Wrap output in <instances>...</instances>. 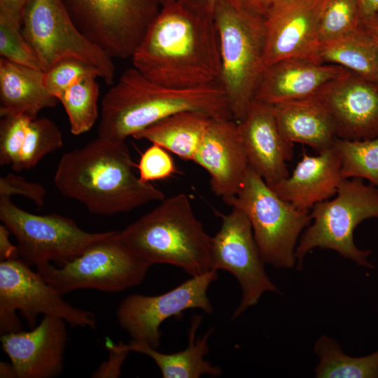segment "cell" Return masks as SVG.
<instances>
[{"instance_id":"6da1fadb","label":"cell","mask_w":378,"mask_h":378,"mask_svg":"<svg viewBox=\"0 0 378 378\" xmlns=\"http://www.w3.org/2000/svg\"><path fill=\"white\" fill-rule=\"evenodd\" d=\"M131 59L141 74L164 86L218 82L220 55L214 19L178 0L163 6Z\"/></svg>"},{"instance_id":"7a4b0ae2","label":"cell","mask_w":378,"mask_h":378,"mask_svg":"<svg viewBox=\"0 0 378 378\" xmlns=\"http://www.w3.org/2000/svg\"><path fill=\"white\" fill-rule=\"evenodd\" d=\"M125 141L98 136L64 153L54 183L64 197L81 203L91 214L127 213L164 197L162 191L140 179Z\"/></svg>"},{"instance_id":"3957f363","label":"cell","mask_w":378,"mask_h":378,"mask_svg":"<svg viewBox=\"0 0 378 378\" xmlns=\"http://www.w3.org/2000/svg\"><path fill=\"white\" fill-rule=\"evenodd\" d=\"M183 111L234 119L218 82L190 88H170L130 68L102 98L98 136L125 141L153 124Z\"/></svg>"},{"instance_id":"277c9868","label":"cell","mask_w":378,"mask_h":378,"mask_svg":"<svg viewBox=\"0 0 378 378\" xmlns=\"http://www.w3.org/2000/svg\"><path fill=\"white\" fill-rule=\"evenodd\" d=\"M119 239L141 258L168 264L191 276L211 268V239L183 193L164 198L155 208L118 231Z\"/></svg>"},{"instance_id":"5b68a950","label":"cell","mask_w":378,"mask_h":378,"mask_svg":"<svg viewBox=\"0 0 378 378\" xmlns=\"http://www.w3.org/2000/svg\"><path fill=\"white\" fill-rule=\"evenodd\" d=\"M213 19L218 33L220 72L218 82L233 118L245 115L265 70V35L262 18L229 0H218Z\"/></svg>"},{"instance_id":"8992f818","label":"cell","mask_w":378,"mask_h":378,"mask_svg":"<svg viewBox=\"0 0 378 378\" xmlns=\"http://www.w3.org/2000/svg\"><path fill=\"white\" fill-rule=\"evenodd\" d=\"M310 214L313 223L304 231L295 249L298 269L315 248L333 250L359 266L374 268L368 260L372 251L356 246L354 232L362 221L378 218V188L359 178L343 179L335 198L316 204Z\"/></svg>"},{"instance_id":"52a82bcc","label":"cell","mask_w":378,"mask_h":378,"mask_svg":"<svg viewBox=\"0 0 378 378\" xmlns=\"http://www.w3.org/2000/svg\"><path fill=\"white\" fill-rule=\"evenodd\" d=\"M225 203L248 216L265 262L277 269L296 265L297 241L312 222L309 211L280 197L250 166L239 192Z\"/></svg>"},{"instance_id":"ba28073f","label":"cell","mask_w":378,"mask_h":378,"mask_svg":"<svg viewBox=\"0 0 378 378\" xmlns=\"http://www.w3.org/2000/svg\"><path fill=\"white\" fill-rule=\"evenodd\" d=\"M118 234L115 231L59 267L48 263L36 267V272L62 295L78 289L117 293L139 286L152 265L127 247Z\"/></svg>"},{"instance_id":"9c48e42d","label":"cell","mask_w":378,"mask_h":378,"mask_svg":"<svg viewBox=\"0 0 378 378\" xmlns=\"http://www.w3.org/2000/svg\"><path fill=\"white\" fill-rule=\"evenodd\" d=\"M0 220L16 239L18 258L36 267L52 261L62 266L115 232H88L71 218L36 215L6 197H0Z\"/></svg>"},{"instance_id":"30bf717a","label":"cell","mask_w":378,"mask_h":378,"mask_svg":"<svg viewBox=\"0 0 378 378\" xmlns=\"http://www.w3.org/2000/svg\"><path fill=\"white\" fill-rule=\"evenodd\" d=\"M22 31L43 71L73 57L97 69L106 84L113 83V58L78 29L62 0H31L23 13Z\"/></svg>"},{"instance_id":"8fae6325","label":"cell","mask_w":378,"mask_h":378,"mask_svg":"<svg viewBox=\"0 0 378 378\" xmlns=\"http://www.w3.org/2000/svg\"><path fill=\"white\" fill-rule=\"evenodd\" d=\"M29 266L19 258L0 262L1 335L21 330L18 311L30 328L35 327L41 314L61 318L72 327L96 328V318L92 312L70 304Z\"/></svg>"},{"instance_id":"7c38bea8","label":"cell","mask_w":378,"mask_h":378,"mask_svg":"<svg viewBox=\"0 0 378 378\" xmlns=\"http://www.w3.org/2000/svg\"><path fill=\"white\" fill-rule=\"evenodd\" d=\"M78 29L111 57L131 58L161 9L159 0H62Z\"/></svg>"},{"instance_id":"4fadbf2b","label":"cell","mask_w":378,"mask_h":378,"mask_svg":"<svg viewBox=\"0 0 378 378\" xmlns=\"http://www.w3.org/2000/svg\"><path fill=\"white\" fill-rule=\"evenodd\" d=\"M219 216L221 225L211 239V268L230 272L241 287L240 304L232 316L234 319L255 305L265 292L278 289L265 272V261L244 211L232 206L227 214Z\"/></svg>"},{"instance_id":"5bb4252c","label":"cell","mask_w":378,"mask_h":378,"mask_svg":"<svg viewBox=\"0 0 378 378\" xmlns=\"http://www.w3.org/2000/svg\"><path fill=\"white\" fill-rule=\"evenodd\" d=\"M217 270L191 276L174 288L158 295L131 294L125 297L116 310L120 326L132 340L143 342L158 349L160 345L162 323L169 318L182 317L183 312L199 309L211 314L214 307L207 290L217 280Z\"/></svg>"},{"instance_id":"9a60e30c","label":"cell","mask_w":378,"mask_h":378,"mask_svg":"<svg viewBox=\"0 0 378 378\" xmlns=\"http://www.w3.org/2000/svg\"><path fill=\"white\" fill-rule=\"evenodd\" d=\"M326 0H279L265 13V67L290 57L316 62V35ZM318 63V62H317Z\"/></svg>"},{"instance_id":"2e32d148","label":"cell","mask_w":378,"mask_h":378,"mask_svg":"<svg viewBox=\"0 0 378 378\" xmlns=\"http://www.w3.org/2000/svg\"><path fill=\"white\" fill-rule=\"evenodd\" d=\"M316 97L333 122L338 139L363 141L378 136V85L347 71Z\"/></svg>"},{"instance_id":"e0dca14e","label":"cell","mask_w":378,"mask_h":378,"mask_svg":"<svg viewBox=\"0 0 378 378\" xmlns=\"http://www.w3.org/2000/svg\"><path fill=\"white\" fill-rule=\"evenodd\" d=\"M0 340L18 378H52L63 370L67 330L61 318L44 315L29 331L5 333Z\"/></svg>"},{"instance_id":"ac0fdd59","label":"cell","mask_w":378,"mask_h":378,"mask_svg":"<svg viewBox=\"0 0 378 378\" xmlns=\"http://www.w3.org/2000/svg\"><path fill=\"white\" fill-rule=\"evenodd\" d=\"M192 162L207 172L216 196L225 202L235 197L249 168L237 121L212 118Z\"/></svg>"},{"instance_id":"d6986e66","label":"cell","mask_w":378,"mask_h":378,"mask_svg":"<svg viewBox=\"0 0 378 378\" xmlns=\"http://www.w3.org/2000/svg\"><path fill=\"white\" fill-rule=\"evenodd\" d=\"M237 122L249 166L270 187L288 177L293 143L281 134L273 106L253 99Z\"/></svg>"},{"instance_id":"ffe728a7","label":"cell","mask_w":378,"mask_h":378,"mask_svg":"<svg viewBox=\"0 0 378 378\" xmlns=\"http://www.w3.org/2000/svg\"><path fill=\"white\" fill-rule=\"evenodd\" d=\"M347 71L340 65L302 57L281 59L265 68L254 99L274 105L315 97Z\"/></svg>"},{"instance_id":"44dd1931","label":"cell","mask_w":378,"mask_h":378,"mask_svg":"<svg viewBox=\"0 0 378 378\" xmlns=\"http://www.w3.org/2000/svg\"><path fill=\"white\" fill-rule=\"evenodd\" d=\"M342 180L340 157L334 144L317 155L304 153L292 174L270 188L295 207L309 211L335 195Z\"/></svg>"},{"instance_id":"7402d4cb","label":"cell","mask_w":378,"mask_h":378,"mask_svg":"<svg viewBox=\"0 0 378 378\" xmlns=\"http://www.w3.org/2000/svg\"><path fill=\"white\" fill-rule=\"evenodd\" d=\"M272 106L279 129L287 141L307 145L317 153L334 146L337 137L333 122L316 96Z\"/></svg>"},{"instance_id":"603a6c76","label":"cell","mask_w":378,"mask_h":378,"mask_svg":"<svg viewBox=\"0 0 378 378\" xmlns=\"http://www.w3.org/2000/svg\"><path fill=\"white\" fill-rule=\"evenodd\" d=\"M57 102L46 87L43 70L0 59L1 117L22 114L36 118Z\"/></svg>"},{"instance_id":"cb8c5ba5","label":"cell","mask_w":378,"mask_h":378,"mask_svg":"<svg viewBox=\"0 0 378 378\" xmlns=\"http://www.w3.org/2000/svg\"><path fill=\"white\" fill-rule=\"evenodd\" d=\"M201 316H194L189 330V343L186 349L172 354H164L148 344L132 340L125 346L130 351L147 355L156 363L163 378H199L206 374L218 376L220 368L211 365L204 357L209 351L208 340L213 332L209 330L202 338L195 340L197 330L202 321Z\"/></svg>"},{"instance_id":"d4e9b609","label":"cell","mask_w":378,"mask_h":378,"mask_svg":"<svg viewBox=\"0 0 378 378\" xmlns=\"http://www.w3.org/2000/svg\"><path fill=\"white\" fill-rule=\"evenodd\" d=\"M212 118L197 111L180 112L134 134L158 144L186 161H192Z\"/></svg>"},{"instance_id":"484cf974","label":"cell","mask_w":378,"mask_h":378,"mask_svg":"<svg viewBox=\"0 0 378 378\" xmlns=\"http://www.w3.org/2000/svg\"><path fill=\"white\" fill-rule=\"evenodd\" d=\"M316 61L342 66L378 85V47L360 27L341 39L320 47Z\"/></svg>"},{"instance_id":"4316f807","label":"cell","mask_w":378,"mask_h":378,"mask_svg":"<svg viewBox=\"0 0 378 378\" xmlns=\"http://www.w3.org/2000/svg\"><path fill=\"white\" fill-rule=\"evenodd\" d=\"M314 351L319 358L316 377L378 378V350L365 356H349L336 340L323 335L316 341Z\"/></svg>"},{"instance_id":"83f0119b","label":"cell","mask_w":378,"mask_h":378,"mask_svg":"<svg viewBox=\"0 0 378 378\" xmlns=\"http://www.w3.org/2000/svg\"><path fill=\"white\" fill-rule=\"evenodd\" d=\"M95 76H89L68 88L59 98L74 135L84 134L94 126L98 116L99 85Z\"/></svg>"},{"instance_id":"f1b7e54d","label":"cell","mask_w":378,"mask_h":378,"mask_svg":"<svg viewBox=\"0 0 378 378\" xmlns=\"http://www.w3.org/2000/svg\"><path fill=\"white\" fill-rule=\"evenodd\" d=\"M63 146L62 132L47 118H32L21 139L18 158L12 169L21 172L34 167L45 155Z\"/></svg>"},{"instance_id":"f546056e","label":"cell","mask_w":378,"mask_h":378,"mask_svg":"<svg viewBox=\"0 0 378 378\" xmlns=\"http://www.w3.org/2000/svg\"><path fill=\"white\" fill-rule=\"evenodd\" d=\"M341 160L342 179L359 178L378 188V136L368 140L335 142Z\"/></svg>"},{"instance_id":"4dcf8cb0","label":"cell","mask_w":378,"mask_h":378,"mask_svg":"<svg viewBox=\"0 0 378 378\" xmlns=\"http://www.w3.org/2000/svg\"><path fill=\"white\" fill-rule=\"evenodd\" d=\"M360 20L358 0H326L318 24L317 50L357 31Z\"/></svg>"},{"instance_id":"1f68e13d","label":"cell","mask_w":378,"mask_h":378,"mask_svg":"<svg viewBox=\"0 0 378 378\" xmlns=\"http://www.w3.org/2000/svg\"><path fill=\"white\" fill-rule=\"evenodd\" d=\"M0 55L1 58L12 62L41 69L34 50L22 34V22L2 14H0Z\"/></svg>"},{"instance_id":"d6a6232c","label":"cell","mask_w":378,"mask_h":378,"mask_svg":"<svg viewBox=\"0 0 378 378\" xmlns=\"http://www.w3.org/2000/svg\"><path fill=\"white\" fill-rule=\"evenodd\" d=\"M89 76L100 77V73L95 67L73 57L63 59L44 71L46 87L57 100L68 88Z\"/></svg>"},{"instance_id":"836d02e7","label":"cell","mask_w":378,"mask_h":378,"mask_svg":"<svg viewBox=\"0 0 378 378\" xmlns=\"http://www.w3.org/2000/svg\"><path fill=\"white\" fill-rule=\"evenodd\" d=\"M32 117L18 114L1 117L0 121V164L13 167L17 162L21 139Z\"/></svg>"},{"instance_id":"e575fe53","label":"cell","mask_w":378,"mask_h":378,"mask_svg":"<svg viewBox=\"0 0 378 378\" xmlns=\"http://www.w3.org/2000/svg\"><path fill=\"white\" fill-rule=\"evenodd\" d=\"M137 167L139 177L147 183L168 178L177 172L167 150L155 144H152L144 152Z\"/></svg>"},{"instance_id":"d590c367","label":"cell","mask_w":378,"mask_h":378,"mask_svg":"<svg viewBox=\"0 0 378 378\" xmlns=\"http://www.w3.org/2000/svg\"><path fill=\"white\" fill-rule=\"evenodd\" d=\"M22 195L32 200L38 207L44 205L46 190L40 183L29 182L23 176L9 173L0 178V197L10 198Z\"/></svg>"},{"instance_id":"8d00e7d4","label":"cell","mask_w":378,"mask_h":378,"mask_svg":"<svg viewBox=\"0 0 378 378\" xmlns=\"http://www.w3.org/2000/svg\"><path fill=\"white\" fill-rule=\"evenodd\" d=\"M106 347L109 351V358L92 374V377H119L122 364L130 351L125 348L123 342L115 344L108 339L106 342Z\"/></svg>"},{"instance_id":"74e56055","label":"cell","mask_w":378,"mask_h":378,"mask_svg":"<svg viewBox=\"0 0 378 378\" xmlns=\"http://www.w3.org/2000/svg\"><path fill=\"white\" fill-rule=\"evenodd\" d=\"M241 9L263 18L269 9L279 0H229Z\"/></svg>"},{"instance_id":"f35d334b","label":"cell","mask_w":378,"mask_h":378,"mask_svg":"<svg viewBox=\"0 0 378 378\" xmlns=\"http://www.w3.org/2000/svg\"><path fill=\"white\" fill-rule=\"evenodd\" d=\"M31 0H0V14L22 22L23 13Z\"/></svg>"},{"instance_id":"ab89813d","label":"cell","mask_w":378,"mask_h":378,"mask_svg":"<svg viewBox=\"0 0 378 378\" xmlns=\"http://www.w3.org/2000/svg\"><path fill=\"white\" fill-rule=\"evenodd\" d=\"M11 234L6 225H0V259L1 260L18 258L17 246L13 245L9 236Z\"/></svg>"},{"instance_id":"60d3db41","label":"cell","mask_w":378,"mask_h":378,"mask_svg":"<svg viewBox=\"0 0 378 378\" xmlns=\"http://www.w3.org/2000/svg\"><path fill=\"white\" fill-rule=\"evenodd\" d=\"M360 28L372 39L378 47V11L361 16Z\"/></svg>"},{"instance_id":"b9f144b4","label":"cell","mask_w":378,"mask_h":378,"mask_svg":"<svg viewBox=\"0 0 378 378\" xmlns=\"http://www.w3.org/2000/svg\"><path fill=\"white\" fill-rule=\"evenodd\" d=\"M197 12L213 18L218 0H178Z\"/></svg>"},{"instance_id":"7bdbcfd3","label":"cell","mask_w":378,"mask_h":378,"mask_svg":"<svg viewBox=\"0 0 378 378\" xmlns=\"http://www.w3.org/2000/svg\"><path fill=\"white\" fill-rule=\"evenodd\" d=\"M361 16H365L378 11V0H358Z\"/></svg>"},{"instance_id":"ee69618b","label":"cell","mask_w":378,"mask_h":378,"mask_svg":"<svg viewBox=\"0 0 378 378\" xmlns=\"http://www.w3.org/2000/svg\"><path fill=\"white\" fill-rule=\"evenodd\" d=\"M0 377H16L12 363L1 362Z\"/></svg>"},{"instance_id":"f6af8a7d","label":"cell","mask_w":378,"mask_h":378,"mask_svg":"<svg viewBox=\"0 0 378 378\" xmlns=\"http://www.w3.org/2000/svg\"><path fill=\"white\" fill-rule=\"evenodd\" d=\"M177 0H159V2L161 5V6L168 5L169 4H172Z\"/></svg>"}]
</instances>
